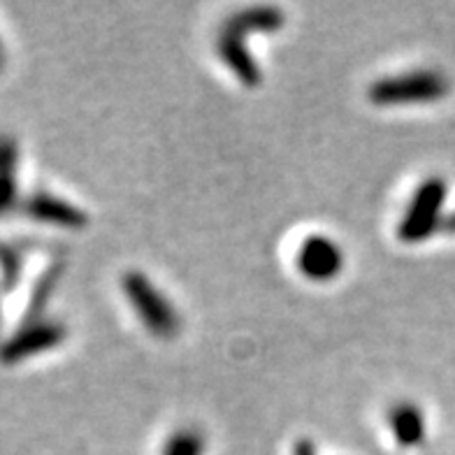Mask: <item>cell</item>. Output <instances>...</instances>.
I'll return each instance as SVG.
<instances>
[{"label":"cell","mask_w":455,"mask_h":455,"mask_svg":"<svg viewBox=\"0 0 455 455\" xmlns=\"http://www.w3.org/2000/svg\"><path fill=\"white\" fill-rule=\"evenodd\" d=\"M449 93V79L437 70H416L379 79L370 86V100L374 105H411L432 102Z\"/></svg>","instance_id":"cell-1"},{"label":"cell","mask_w":455,"mask_h":455,"mask_svg":"<svg viewBox=\"0 0 455 455\" xmlns=\"http://www.w3.org/2000/svg\"><path fill=\"white\" fill-rule=\"evenodd\" d=\"M124 291H126L131 305L135 307V312L142 318V323L154 335L168 339V337H174L180 332L177 309L142 272H128L126 279H124Z\"/></svg>","instance_id":"cell-2"},{"label":"cell","mask_w":455,"mask_h":455,"mask_svg":"<svg viewBox=\"0 0 455 455\" xmlns=\"http://www.w3.org/2000/svg\"><path fill=\"white\" fill-rule=\"evenodd\" d=\"M446 200V181L430 177L413 193L411 204L400 223V237L404 242H423L439 228L442 207Z\"/></svg>","instance_id":"cell-3"},{"label":"cell","mask_w":455,"mask_h":455,"mask_svg":"<svg viewBox=\"0 0 455 455\" xmlns=\"http://www.w3.org/2000/svg\"><path fill=\"white\" fill-rule=\"evenodd\" d=\"M344 265L339 246L323 235L307 237L298 249V270L312 282H330Z\"/></svg>","instance_id":"cell-4"},{"label":"cell","mask_w":455,"mask_h":455,"mask_svg":"<svg viewBox=\"0 0 455 455\" xmlns=\"http://www.w3.org/2000/svg\"><path fill=\"white\" fill-rule=\"evenodd\" d=\"M246 30L237 28L235 24L226 21L219 37V54L226 60L228 66L233 68V72L244 82V84L253 86L260 82V68L256 66V60L251 59L249 49L244 43Z\"/></svg>","instance_id":"cell-5"},{"label":"cell","mask_w":455,"mask_h":455,"mask_svg":"<svg viewBox=\"0 0 455 455\" xmlns=\"http://www.w3.org/2000/svg\"><path fill=\"white\" fill-rule=\"evenodd\" d=\"M388 426L402 446H413V443H419L423 439V435H426V419H423V413H420V409L416 404H409V402H400V404L390 409Z\"/></svg>","instance_id":"cell-6"},{"label":"cell","mask_w":455,"mask_h":455,"mask_svg":"<svg viewBox=\"0 0 455 455\" xmlns=\"http://www.w3.org/2000/svg\"><path fill=\"white\" fill-rule=\"evenodd\" d=\"M204 437L198 430H180L168 439L163 455H203Z\"/></svg>","instance_id":"cell-7"},{"label":"cell","mask_w":455,"mask_h":455,"mask_svg":"<svg viewBox=\"0 0 455 455\" xmlns=\"http://www.w3.org/2000/svg\"><path fill=\"white\" fill-rule=\"evenodd\" d=\"M295 455H314V443L309 442V439H302V442H298Z\"/></svg>","instance_id":"cell-8"},{"label":"cell","mask_w":455,"mask_h":455,"mask_svg":"<svg viewBox=\"0 0 455 455\" xmlns=\"http://www.w3.org/2000/svg\"><path fill=\"white\" fill-rule=\"evenodd\" d=\"M443 228H446V230H453V233H455V214H451L449 219L443 221Z\"/></svg>","instance_id":"cell-9"}]
</instances>
